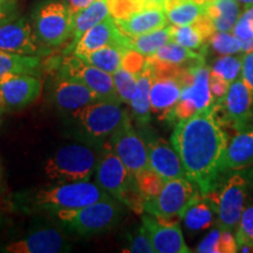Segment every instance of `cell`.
<instances>
[{"label":"cell","mask_w":253,"mask_h":253,"mask_svg":"<svg viewBox=\"0 0 253 253\" xmlns=\"http://www.w3.org/2000/svg\"><path fill=\"white\" fill-rule=\"evenodd\" d=\"M229 141L217 103L176 123L170 143L181 158L186 177L202 195L219 183Z\"/></svg>","instance_id":"1"},{"label":"cell","mask_w":253,"mask_h":253,"mask_svg":"<svg viewBox=\"0 0 253 253\" xmlns=\"http://www.w3.org/2000/svg\"><path fill=\"white\" fill-rule=\"evenodd\" d=\"M232 172L225 181H219L216 188L207 194L216 209V226L231 231L237 229L250 201L253 189V167Z\"/></svg>","instance_id":"2"},{"label":"cell","mask_w":253,"mask_h":253,"mask_svg":"<svg viewBox=\"0 0 253 253\" xmlns=\"http://www.w3.org/2000/svg\"><path fill=\"white\" fill-rule=\"evenodd\" d=\"M96 183L107 194L126 205L135 212H143L144 198L142 196L135 176H132L110 149L101 154L97 168L95 170Z\"/></svg>","instance_id":"3"},{"label":"cell","mask_w":253,"mask_h":253,"mask_svg":"<svg viewBox=\"0 0 253 253\" xmlns=\"http://www.w3.org/2000/svg\"><path fill=\"white\" fill-rule=\"evenodd\" d=\"M101 153L87 144L73 143L61 147L46 161L45 172L50 181L72 183L89 181L95 173Z\"/></svg>","instance_id":"4"},{"label":"cell","mask_w":253,"mask_h":253,"mask_svg":"<svg viewBox=\"0 0 253 253\" xmlns=\"http://www.w3.org/2000/svg\"><path fill=\"white\" fill-rule=\"evenodd\" d=\"M123 213V204L110 197L80 209L59 210L56 211V217L72 232L89 236L112 229L119 223Z\"/></svg>","instance_id":"5"},{"label":"cell","mask_w":253,"mask_h":253,"mask_svg":"<svg viewBox=\"0 0 253 253\" xmlns=\"http://www.w3.org/2000/svg\"><path fill=\"white\" fill-rule=\"evenodd\" d=\"M182 93L172 110L169 122L191 118L214 103L210 90V67L205 61L192 63L182 68Z\"/></svg>","instance_id":"6"},{"label":"cell","mask_w":253,"mask_h":253,"mask_svg":"<svg viewBox=\"0 0 253 253\" xmlns=\"http://www.w3.org/2000/svg\"><path fill=\"white\" fill-rule=\"evenodd\" d=\"M101 186L89 181L61 183L52 188L40 190L36 196L38 207L49 211L80 209L95 202L110 198Z\"/></svg>","instance_id":"7"},{"label":"cell","mask_w":253,"mask_h":253,"mask_svg":"<svg viewBox=\"0 0 253 253\" xmlns=\"http://www.w3.org/2000/svg\"><path fill=\"white\" fill-rule=\"evenodd\" d=\"M73 116L81 131L96 143H109L112 136L129 119L120 103L110 101H97L73 113Z\"/></svg>","instance_id":"8"},{"label":"cell","mask_w":253,"mask_h":253,"mask_svg":"<svg viewBox=\"0 0 253 253\" xmlns=\"http://www.w3.org/2000/svg\"><path fill=\"white\" fill-rule=\"evenodd\" d=\"M147 62L153 74L150 90L151 113L157 115L158 119L170 121L172 110L181 97L183 67L157 62L149 56H147Z\"/></svg>","instance_id":"9"},{"label":"cell","mask_w":253,"mask_h":253,"mask_svg":"<svg viewBox=\"0 0 253 253\" xmlns=\"http://www.w3.org/2000/svg\"><path fill=\"white\" fill-rule=\"evenodd\" d=\"M34 33L38 42L47 47H58L72 38L73 12L61 1H47L33 14Z\"/></svg>","instance_id":"10"},{"label":"cell","mask_w":253,"mask_h":253,"mask_svg":"<svg viewBox=\"0 0 253 253\" xmlns=\"http://www.w3.org/2000/svg\"><path fill=\"white\" fill-rule=\"evenodd\" d=\"M189 178H175L164 183L156 197L145 199L143 211L166 219H181L183 212L199 190Z\"/></svg>","instance_id":"11"},{"label":"cell","mask_w":253,"mask_h":253,"mask_svg":"<svg viewBox=\"0 0 253 253\" xmlns=\"http://www.w3.org/2000/svg\"><path fill=\"white\" fill-rule=\"evenodd\" d=\"M218 104V112L224 126L238 132L253 123V91L242 75L231 82L229 90Z\"/></svg>","instance_id":"12"},{"label":"cell","mask_w":253,"mask_h":253,"mask_svg":"<svg viewBox=\"0 0 253 253\" xmlns=\"http://www.w3.org/2000/svg\"><path fill=\"white\" fill-rule=\"evenodd\" d=\"M109 148L115 153L132 176L149 168L148 147L140 134L135 130L130 119L112 136Z\"/></svg>","instance_id":"13"},{"label":"cell","mask_w":253,"mask_h":253,"mask_svg":"<svg viewBox=\"0 0 253 253\" xmlns=\"http://www.w3.org/2000/svg\"><path fill=\"white\" fill-rule=\"evenodd\" d=\"M61 75L82 82L99 97L100 101L121 103L114 86L113 74L94 67L77 55H72L62 61Z\"/></svg>","instance_id":"14"},{"label":"cell","mask_w":253,"mask_h":253,"mask_svg":"<svg viewBox=\"0 0 253 253\" xmlns=\"http://www.w3.org/2000/svg\"><path fill=\"white\" fill-rule=\"evenodd\" d=\"M142 227L148 233L157 253H189L178 219H166L147 213L142 216Z\"/></svg>","instance_id":"15"},{"label":"cell","mask_w":253,"mask_h":253,"mask_svg":"<svg viewBox=\"0 0 253 253\" xmlns=\"http://www.w3.org/2000/svg\"><path fill=\"white\" fill-rule=\"evenodd\" d=\"M41 89L40 79L31 74L14 75L0 82V103L8 112L24 109L38 100Z\"/></svg>","instance_id":"16"},{"label":"cell","mask_w":253,"mask_h":253,"mask_svg":"<svg viewBox=\"0 0 253 253\" xmlns=\"http://www.w3.org/2000/svg\"><path fill=\"white\" fill-rule=\"evenodd\" d=\"M129 39L130 37L120 30L115 19L108 17L88 30L80 38L77 45L74 46V54L89 53L104 46H120L128 49Z\"/></svg>","instance_id":"17"},{"label":"cell","mask_w":253,"mask_h":253,"mask_svg":"<svg viewBox=\"0 0 253 253\" xmlns=\"http://www.w3.org/2000/svg\"><path fill=\"white\" fill-rule=\"evenodd\" d=\"M38 40L25 18H13L0 24V50L34 55L38 53Z\"/></svg>","instance_id":"18"},{"label":"cell","mask_w":253,"mask_h":253,"mask_svg":"<svg viewBox=\"0 0 253 253\" xmlns=\"http://www.w3.org/2000/svg\"><path fill=\"white\" fill-rule=\"evenodd\" d=\"M9 253H58L71 251L67 239L54 227H43L6 246Z\"/></svg>","instance_id":"19"},{"label":"cell","mask_w":253,"mask_h":253,"mask_svg":"<svg viewBox=\"0 0 253 253\" xmlns=\"http://www.w3.org/2000/svg\"><path fill=\"white\" fill-rule=\"evenodd\" d=\"M149 167L164 181L175 178H188L182 161L171 143L163 138H153L148 142Z\"/></svg>","instance_id":"20"},{"label":"cell","mask_w":253,"mask_h":253,"mask_svg":"<svg viewBox=\"0 0 253 253\" xmlns=\"http://www.w3.org/2000/svg\"><path fill=\"white\" fill-rule=\"evenodd\" d=\"M97 101H100L99 97L80 81L61 75L56 82L54 103L63 112L75 113Z\"/></svg>","instance_id":"21"},{"label":"cell","mask_w":253,"mask_h":253,"mask_svg":"<svg viewBox=\"0 0 253 253\" xmlns=\"http://www.w3.org/2000/svg\"><path fill=\"white\" fill-rule=\"evenodd\" d=\"M253 167V123L229 141L223 164V173Z\"/></svg>","instance_id":"22"},{"label":"cell","mask_w":253,"mask_h":253,"mask_svg":"<svg viewBox=\"0 0 253 253\" xmlns=\"http://www.w3.org/2000/svg\"><path fill=\"white\" fill-rule=\"evenodd\" d=\"M116 24L128 37H137L168 26V18L162 7L143 8L126 19H119Z\"/></svg>","instance_id":"23"},{"label":"cell","mask_w":253,"mask_h":253,"mask_svg":"<svg viewBox=\"0 0 253 253\" xmlns=\"http://www.w3.org/2000/svg\"><path fill=\"white\" fill-rule=\"evenodd\" d=\"M214 32L216 28L211 19L207 14H203L194 24L184 26L171 25V41L190 49L199 50L207 47Z\"/></svg>","instance_id":"24"},{"label":"cell","mask_w":253,"mask_h":253,"mask_svg":"<svg viewBox=\"0 0 253 253\" xmlns=\"http://www.w3.org/2000/svg\"><path fill=\"white\" fill-rule=\"evenodd\" d=\"M181 219L189 231L207 230L213 226L217 221V213L211 199L207 195L198 192L183 212Z\"/></svg>","instance_id":"25"},{"label":"cell","mask_w":253,"mask_h":253,"mask_svg":"<svg viewBox=\"0 0 253 253\" xmlns=\"http://www.w3.org/2000/svg\"><path fill=\"white\" fill-rule=\"evenodd\" d=\"M151 84H153V74H151L149 63L145 61L144 68L137 77V86H136L135 94L129 102L136 122L141 126H147L150 121Z\"/></svg>","instance_id":"26"},{"label":"cell","mask_w":253,"mask_h":253,"mask_svg":"<svg viewBox=\"0 0 253 253\" xmlns=\"http://www.w3.org/2000/svg\"><path fill=\"white\" fill-rule=\"evenodd\" d=\"M108 17H110V12L107 0H95L89 6L73 13V43H71L69 48H74L80 38L88 30Z\"/></svg>","instance_id":"27"},{"label":"cell","mask_w":253,"mask_h":253,"mask_svg":"<svg viewBox=\"0 0 253 253\" xmlns=\"http://www.w3.org/2000/svg\"><path fill=\"white\" fill-rule=\"evenodd\" d=\"M205 14L211 19L216 31L232 32L242 11L237 0H208Z\"/></svg>","instance_id":"28"},{"label":"cell","mask_w":253,"mask_h":253,"mask_svg":"<svg viewBox=\"0 0 253 253\" xmlns=\"http://www.w3.org/2000/svg\"><path fill=\"white\" fill-rule=\"evenodd\" d=\"M205 53H207V47L195 50L170 41L149 58L157 62L175 66V67H186L192 63L205 61Z\"/></svg>","instance_id":"29"},{"label":"cell","mask_w":253,"mask_h":253,"mask_svg":"<svg viewBox=\"0 0 253 253\" xmlns=\"http://www.w3.org/2000/svg\"><path fill=\"white\" fill-rule=\"evenodd\" d=\"M163 9L170 24L184 26L194 24L205 14V2L196 0H168Z\"/></svg>","instance_id":"30"},{"label":"cell","mask_w":253,"mask_h":253,"mask_svg":"<svg viewBox=\"0 0 253 253\" xmlns=\"http://www.w3.org/2000/svg\"><path fill=\"white\" fill-rule=\"evenodd\" d=\"M40 66V59L36 55L0 50V82L14 75L33 74Z\"/></svg>","instance_id":"31"},{"label":"cell","mask_w":253,"mask_h":253,"mask_svg":"<svg viewBox=\"0 0 253 253\" xmlns=\"http://www.w3.org/2000/svg\"><path fill=\"white\" fill-rule=\"evenodd\" d=\"M126 50V48L120 46H104L93 52L78 54L77 56L101 71L113 74L122 67V60Z\"/></svg>","instance_id":"32"},{"label":"cell","mask_w":253,"mask_h":253,"mask_svg":"<svg viewBox=\"0 0 253 253\" xmlns=\"http://www.w3.org/2000/svg\"><path fill=\"white\" fill-rule=\"evenodd\" d=\"M170 41H171V26H166L142 36L130 37L128 49L135 50L144 56H150Z\"/></svg>","instance_id":"33"},{"label":"cell","mask_w":253,"mask_h":253,"mask_svg":"<svg viewBox=\"0 0 253 253\" xmlns=\"http://www.w3.org/2000/svg\"><path fill=\"white\" fill-rule=\"evenodd\" d=\"M196 252L199 253H236L238 252L236 235L233 231L216 227L199 243Z\"/></svg>","instance_id":"34"},{"label":"cell","mask_w":253,"mask_h":253,"mask_svg":"<svg viewBox=\"0 0 253 253\" xmlns=\"http://www.w3.org/2000/svg\"><path fill=\"white\" fill-rule=\"evenodd\" d=\"M243 53L232 55H220L213 60L210 67V72L219 75L227 82H233L242 75Z\"/></svg>","instance_id":"35"},{"label":"cell","mask_w":253,"mask_h":253,"mask_svg":"<svg viewBox=\"0 0 253 253\" xmlns=\"http://www.w3.org/2000/svg\"><path fill=\"white\" fill-rule=\"evenodd\" d=\"M209 45L219 55L242 53V40L233 32L216 31L209 40Z\"/></svg>","instance_id":"36"},{"label":"cell","mask_w":253,"mask_h":253,"mask_svg":"<svg viewBox=\"0 0 253 253\" xmlns=\"http://www.w3.org/2000/svg\"><path fill=\"white\" fill-rule=\"evenodd\" d=\"M137 74L123 67L113 73L114 86L121 102H130L135 94L136 86H137Z\"/></svg>","instance_id":"37"},{"label":"cell","mask_w":253,"mask_h":253,"mask_svg":"<svg viewBox=\"0 0 253 253\" xmlns=\"http://www.w3.org/2000/svg\"><path fill=\"white\" fill-rule=\"evenodd\" d=\"M135 178L144 201L156 197L162 191L164 183H166L162 177L158 175L157 172H155L150 167L137 173Z\"/></svg>","instance_id":"38"},{"label":"cell","mask_w":253,"mask_h":253,"mask_svg":"<svg viewBox=\"0 0 253 253\" xmlns=\"http://www.w3.org/2000/svg\"><path fill=\"white\" fill-rule=\"evenodd\" d=\"M110 15L116 20L126 19L141 9L150 7L145 0H107Z\"/></svg>","instance_id":"39"},{"label":"cell","mask_w":253,"mask_h":253,"mask_svg":"<svg viewBox=\"0 0 253 253\" xmlns=\"http://www.w3.org/2000/svg\"><path fill=\"white\" fill-rule=\"evenodd\" d=\"M237 245L249 244L253 246V198L249 201L236 229Z\"/></svg>","instance_id":"40"},{"label":"cell","mask_w":253,"mask_h":253,"mask_svg":"<svg viewBox=\"0 0 253 253\" xmlns=\"http://www.w3.org/2000/svg\"><path fill=\"white\" fill-rule=\"evenodd\" d=\"M123 252H129V253H155L154 246L151 244V240L148 236V233L145 232L143 227H140L137 232L134 236L130 237L129 239V245L126 250H123Z\"/></svg>","instance_id":"41"},{"label":"cell","mask_w":253,"mask_h":253,"mask_svg":"<svg viewBox=\"0 0 253 253\" xmlns=\"http://www.w3.org/2000/svg\"><path fill=\"white\" fill-rule=\"evenodd\" d=\"M233 33L240 40H249L253 38V6L245 8L237 21Z\"/></svg>","instance_id":"42"},{"label":"cell","mask_w":253,"mask_h":253,"mask_svg":"<svg viewBox=\"0 0 253 253\" xmlns=\"http://www.w3.org/2000/svg\"><path fill=\"white\" fill-rule=\"evenodd\" d=\"M145 61H147V56L142 55L132 49H126L125 55H123L122 67L138 75L144 68Z\"/></svg>","instance_id":"43"},{"label":"cell","mask_w":253,"mask_h":253,"mask_svg":"<svg viewBox=\"0 0 253 253\" xmlns=\"http://www.w3.org/2000/svg\"><path fill=\"white\" fill-rule=\"evenodd\" d=\"M230 84V82L224 80L219 75L210 72V90L214 103H219L225 97Z\"/></svg>","instance_id":"44"},{"label":"cell","mask_w":253,"mask_h":253,"mask_svg":"<svg viewBox=\"0 0 253 253\" xmlns=\"http://www.w3.org/2000/svg\"><path fill=\"white\" fill-rule=\"evenodd\" d=\"M242 78L253 91V50L243 55Z\"/></svg>","instance_id":"45"},{"label":"cell","mask_w":253,"mask_h":253,"mask_svg":"<svg viewBox=\"0 0 253 253\" xmlns=\"http://www.w3.org/2000/svg\"><path fill=\"white\" fill-rule=\"evenodd\" d=\"M15 18L14 1L1 2L0 1V24Z\"/></svg>","instance_id":"46"},{"label":"cell","mask_w":253,"mask_h":253,"mask_svg":"<svg viewBox=\"0 0 253 253\" xmlns=\"http://www.w3.org/2000/svg\"><path fill=\"white\" fill-rule=\"evenodd\" d=\"M69 8L72 9L73 13L80 11V9L89 6L91 2H94L95 0H67Z\"/></svg>","instance_id":"47"},{"label":"cell","mask_w":253,"mask_h":253,"mask_svg":"<svg viewBox=\"0 0 253 253\" xmlns=\"http://www.w3.org/2000/svg\"><path fill=\"white\" fill-rule=\"evenodd\" d=\"M150 6H155V7H164V4L168 0H145Z\"/></svg>","instance_id":"48"},{"label":"cell","mask_w":253,"mask_h":253,"mask_svg":"<svg viewBox=\"0 0 253 253\" xmlns=\"http://www.w3.org/2000/svg\"><path fill=\"white\" fill-rule=\"evenodd\" d=\"M237 1H238L240 5L244 6L245 8L251 7V6H253V0H237Z\"/></svg>","instance_id":"49"},{"label":"cell","mask_w":253,"mask_h":253,"mask_svg":"<svg viewBox=\"0 0 253 253\" xmlns=\"http://www.w3.org/2000/svg\"><path fill=\"white\" fill-rule=\"evenodd\" d=\"M4 107H2V104L0 103V125H1V121H2V113H4Z\"/></svg>","instance_id":"50"},{"label":"cell","mask_w":253,"mask_h":253,"mask_svg":"<svg viewBox=\"0 0 253 253\" xmlns=\"http://www.w3.org/2000/svg\"><path fill=\"white\" fill-rule=\"evenodd\" d=\"M1 2H9V1H14V0H0Z\"/></svg>","instance_id":"51"},{"label":"cell","mask_w":253,"mask_h":253,"mask_svg":"<svg viewBox=\"0 0 253 253\" xmlns=\"http://www.w3.org/2000/svg\"><path fill=\"white\" fill-rule=\"evenodd\" d=\"M196 1H199V2H205V1H208V0H196Z\"/></svg>","instance_id":"52"},{"label":"cell","mask_w":253,"mask_h":253,"mask_svg":"<svg viewBox=\"0 0 253 253\" xmlns=\"http://www.w3.org/2000/svg\"><path fill=\"white\" fill-rule=\"evenodd\" d=\"M0 172H1V171H0Z\"/></svg>","instance_id":"53"}]
</instances>
